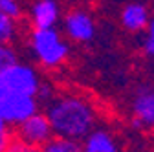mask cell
<instances>
[{"instance_id": "cell-1", "label": "cell", "mask_w": 154, "mask_h": 152, "mask_svg": "<svg viewBox=\"0 0 154 152\" xmlns=\"http://www.w3.org/2000/svg\"><path fill=\"white\" fill-rule=\"evenodd\" d=\"M46 117L51 125L53 136L83 141L97 123L95 106L83 96L63 93L55 96L46 105Z\"/></svg>"}, {"instance_id": "cell-2", "label": "cell", "mask_w": 154, "mask_h": 152, "mask_svg": "<svg viewBox=\"0 0 154 152\" xmlns=\"http://www.w3.org/2000/svg\"><path fill=\"white\" fill-rule=\"evenodd\" d=\"M28 44L37 62L48 70L64 64L70 55V44L55 28H44V29L33 28Z\"/></svg>"}, {"instance_id": "cell-3", "label": "cell", "mask_w": 154, "mask_h": 152, "mask_svg": "<svg viewBox=\"0 0 154 152\" xmlns=\"http://www.w3.org/2000/svg\"><path fill=\"white\" fill-rule=\"evenodd\" d=\"M0 81L6 84V88L9 92L28 93V96H35L42 83L33 66L18 62V61L0 71Z\"/></svg>"}, {"instance_id": "cell-4", "label": "cell", "mask_w": 154, "mask_h": 152, "mask_svg": "<svg viewBox=\"0 0 154 152\" xmlns=\"http://www.w3.org/2000/svg\"><path fill=\"white\" fill-rule=\"evenodd\" d=\"M38 106L41 105H38L35 96L8 92L4 96V99L0 101V119L8 126H17L26 117H29L35 112H38Z\"/></svg>"}, {"instance_id": "cell-5", "label": "cell", "mask_w": 154, "mask_h": 152, "mask_svg": "<svg viewBox=\"0 0 154 152\" xmlns=\"http://www.w3.org/2000/svg\"><path fill=\"white\" fill-rule=\"evenodd\" d=\"M132 119L130 125L136 130H145L154 126V84L141 83L134 90L130 101Z\"/></svg>"}, {"instance_id": "cell-6", "label": "cell", "mask_w": 154, "mask_h": 152, "mask_svg": "<svg viewBox=\"0 0 154 152\" xmlns=\"http://www.w3.org/2000/svg\"><path fill=\"white\" fill-rule=\"evenodd\" d=\"M64 35L72 42H79V44H86L95 37V22L94 17L85 11V9H70L64 15Z\"/></svg>"}, {"instance_id": "cell-7", "label": "cell", "mask_w": 154, "mask_h": 152, "mask_svg": "<svg viewBox=\"0 0 154 152\" xmlns=\"http://www.w3.org/2000/svg\"><path fill=\"white\" fill-rule=\"evenodd\" d=\"M15 136L18 139L29 143V145L42 147L53 136V130H51V125L46 117V114L44 112H35L33 116L26 117L22 123H18L15 126Z\"/></svg>"}, {"instance_id": "cell-8", "label": "cell", "mask_w": 154, "mask_h": 152, "mask_svg": "<svg viewBox=\"0 0 154 152\" xmlns=\"http://www.w3.org/2000/svg\"><path fill=\"white\" fill-rule=\"evenodd\" d=\"M61 18V8L57 0H35L29 8V22L33 28H55Z\"/></svg>"}, {"instance_id": "cell-9", "label": "cell", "mask_w": 154, "mask_h": 152, "mask_svg": "<svg viewBox=\"0 0 154 152\" xmlns=\"http://www.w3.org/2000/svg\"><path fill=\"white\" fill-rule=\"evenodd\" d=\"M150 8L145 2H140V0H134V2H128L123 9H121V26L130 31V33H141L149 20H150Z\"/></svg>"}, {"instance_id": "cell-10", "label": "cell", "mask_w": 154, "mask_h": 152, "mask_svg": "<svg viewBox=\"0 0 154 152\" xmlns=\"http://www.w3.org/2000/svg\"><path fill=\"white\" fill-rule=\"evenodd\" d=\"M81 152H121L106 128H94L81 143Z\"/></svg>"}, {"instance_id": "cell-11", "label": "cell", "mask_w": 154, "mask_h": 152, "mask_svg": "<svg viewBox=\"0 0 154 152\" xmlns=\"http://www.w3.org/2000/svg\"><path fill=\"white\" fill-rule=\"evenodd\" d=\"M41 152H81V141L68 139V138H59V136H51L41 147Z\"/></svg>"}, {"instance_id": "cell-12", "label": "cell", "mask_w": 154, "mask_h": 152, "mask_svg": "<svg viewBox=\"0 0 154 152\" xmlns=\"http://www.w3.org/2000/svg\"><path fill=\"white\" fill-rule=\"evenodd\" d=\"M17 37V20L0 13V42L9 44Z\"/></svg>"}, {"instance_id": "cell-13", "label": "cell", "mask_w": 154, "mask_h": 152, "mask_svg": "<svg viewBox=\"0 0 154 152\" xmlns=\"http://www.w3.org/2000/svg\"><path fill=\"white\" fill-rule=\"evenodd\" d=\"M141 48H143V53H145L147 57H154V15L150 17L147 28L143 29Z\"/></svg>"}, {"instance_id": "cell-14", "label": "cell", "mask_w": 154, "mask_h": 152, "mask_svg": "<svg viewBox=\"0 0 154 152\" xmlns=\"http://www.w3.org/2000/svg\"><path fill=\"white\" fill-rule=\"evenodd\" d=\"M0 13L13 18V20H18L22 17V8L18 0H0Z\"/></svg>"}, {"instance_id": "cell-15", "label": "cell", "mask_w": 154, "mask_h": 152, "mask_svg": "<svg viewBox=\"0 0 154 152\" xmlns=\"http://www.w3.org/2000/svg\"><path fill=\"white\" fill-rule=\"evenodd\" d=\"M4 152H41V147H35V145H29L22 139H18L17 136H11V139L8 141Z\"/></svg>"}, {"instance_id": "cell-16", "label": "cell", "mask_w": 154, "mask_h": 152, "mask_svg": "<svg viewBox=\"0 0 154 152\" xmlns=\"http://www.w3.org/2000/svg\"><path fill=\"white\" fill-rule=\"evenodd\" d=\"M17 61H18V59H17V51H15L9 44L0 42V71H2L4 68H8L9 64L17 62Z\"/></svg>"}, {"instance_id": "cell-17", "label": "cell", "mask_w": 154, "mask_h": 152, "mask_svg": "<svg viewBox=\"0 0 154 152\" xmlns=\"http://www.w3.org/2000/svg\"><path fill=\"white\" fill-rule=\"evenodd\" d=\"M35 97H37L38 105H42V103L48 105V103L55 97V90H53V86H51L50 83H41V86H38V90H37V93H35Z\"/></svg>"}, {"instance_id": "cell-18", "label": "cell", "mask_w": 154, "mask_h": 152, "mask_svg": "<svg viewBox=\"0 0 154 152\" xmlns=\"http://www.w3.org/2000/svg\"><path fill=\"white\" fill-rule=\"evenodd\" d=\"M11 139V132H9V126L6 123H0V152H4L8 141Z\"/></svg>"}, {"instance_id": "cell-19", "label": "cell", "mask_w": 154, "mask_h": 152, "mask_svg": "<svg viewBox=\"0 0 154 152\" xmlns=\"http://www.w3.org/2000/svg\"><path fill=\"white\" fill-rule=\"evenodd\" d=\"M8 92H9V90L6 88V84H4L2 81H0V101H2V99H4V96H6V93H8Z\"/></svg>"}, {"instance_id": "cell-20", "label": "cell", "mask_w": 154, "mask_h": 152, "mask_svg": "<svg viewBox=\"0 0 154 152\" xmlns=\"http://www.w3.org/2000/svg\"><path fill=\"white\" fill-rule=\"evenodd\" d=\"M152 143H154V126H152Z\"/></svg>"}, {"instance_id": "cell-21", "label": "cell", "mask_w": 154, "mask_h": 152, "mask_svg": "<svg viewBox=\"0 0 154 152\" xmlns=\"http://www.w3.org/2000/svg\"><path fill=\"white\" fill-rule=\"evenodd\" d=\"M150 4H152V6H154V0H150Z\"/></svg>"}]
</instances>
